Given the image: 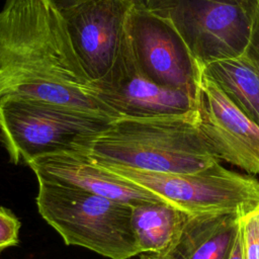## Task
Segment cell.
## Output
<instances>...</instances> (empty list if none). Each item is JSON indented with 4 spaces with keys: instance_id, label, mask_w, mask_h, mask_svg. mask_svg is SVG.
Listing matches in <instances>:
<instances>
[{
    "instance_id": "obj_2",
    "label": "cell",
    "mask_w": 259,
    "mask_h": 259,
    "mask_svg": "<svg viewBox=\"0 0 259 259\" xmlns=\"http://www.w3.org/2000/svg\"><path fill=\"white\" fill-rule=\"evenodd\" d=\"M78 150L100 164L158 172L190 173L222 163L200 132L197 108L115 118Z\"/></svg>"
},
{
    "instance_id": "obj_19",
    "label": "cell",
    "mask_w": 259,
    "mask_h": 259,
    "mask_svg": "<svg viewBox=\"0 0 259 259\" xmlns=\"http://www.w3.org/2000/svg\"><path fill=\"white\" fill-rule=\"evenodd\" d=\"M228 259H244L242 230H241L240 221H239V226H238V229H237V233H236V236H235L232 248L230 250Z\"/></svg>"
},
{
    "instance_id": "obj_15",
    "label": "cell",
    "mask_w": 259,
    "mask_h": 259,
    "mask_svg": "<svg viewBox=\"0 0 259 259\" xmlns=\"http://www.w3.org/2000/svg\"><path fill=\"white\" fill-rule=\"evenodd\" d=\"M244 259H259V205L240 218Z\"/></svg>"
},
{
    "instance_id": "obj_18",
    "label": "cell",
    "mask_w": 259,
    "mask_h": 259,
    "mask_svg": "<svg viewBox=\"0 0 259 259\" xmlns=\"http://www.w3.org/2000/svg\"><path fill=\"white\" fill-rule=\"evenodd\" d=\"M176 0H137L135 6L152 12H163L169 9Z\"/></svg>"
},
{
    "instance_id": "obj_6",
    "label": "cell",
    "mask_w": 259,
    "mask_h": 259,
    "mask_svg": "<svg viewBox=\"0 0 259 259\" xmlns=\"http://www.w3.org/2000/svg\"><path fill=\"white\" fill-rule=\"evenodd\" d=\"M258 0H176L167 17L196 63L242 56L248 46Z\"/></svg>"
},
{
    "instance_id": "obj_8",
    "label": "cell",
    "mask_w": 259,
    "mask_h": 259,
    "mask_svg": "<svg viewBox=\"0 0 259 259\" xmlns=\"http://www.w3.org/2000/svg\"><path fill=\"white\" fill-rule=\"evenodd\" d=\"M128 39L136 68L152 81L198 95L201 67L191 56L171 21L134 6Z\"/></svg>"
},
{
    "instance_id": "obj_23",
    "label": "cell",
    "mask_w": 259,
    "mask_h": 259,
    "mask_svg": "<svg viewBox=\"0 0 259 259\" xmlns=\"http://www.w3.org/2000/svg\"><path fill=\"white\" fill-rule=\"evenodd\" d=\"M149 255H150V254H149ZM151 257H152V256H151ZM152 258H153V257H152ZM153 259H154V258H153Z\"/></svg>"
},
{
    "instance_id": "obj_14",
    "label": "cell",
    "mask_w": 259,
    "mask_h": 259,
    "mask_svg": "<svg viewBox=\"0 0 259 259\" xmlns=\"http://www.w3.org/2000/svg\"><path fill=\"white\" fill-rule=\"evenodd\" d=\"M201 72L242 111L259 123V76L244 55L206 64L201 67Z\"/></svg>"
},
{
    "instance_id": "obj_11",
    "label": "cell",
    "mask_w": 259,
    "mask_h": 259,
    "mask_svg": "<svg viewBox=\"0 0 259 259\" xmlns=\"http://www.w3.org/2000/svg\"><path fill=\"white\" fill-rule=\"evenodd\" d=\"M96 90L117 118L182 113L197 104V97L189 92L160 85L143 75L135 66L131 50L121 67Z\"/></svg>"
},
{
    "instance_id": "obj_22",
    "label": "cell",
    "mask_w": 259,
    "mask_h": 259,
    "mask_svg": "<svg viewBox=\"0 0 259 259\" xmlns=\"http://www.w3.org/2000/svg\"><path fill=\"white\" fill-rule=\"evenodd\" d=\"M0 140H1V131H0Z\"/></svg>"
},
{
    "instance_id": "obj_10",
    "label": "cell",
    "mask_w": 259,
    "mask_h": 259,
    "mask_svg": "<svg viewBox=\"0 0 259 259\" xmlns=\"http://www.w3.org/2000/svg\"><path fill=\"white\" fill-rule=\"evenodd\" d=\"M26 165L37 180L79 188L130 205L166 202L150 190L112 173L78 149L45 154Z\"/></svg>"
},
{
    "instance_id": "obj_9",
    "label": "cell",
    "mask_w": 259,
    "mask_h": 259,
    "mask_svg": "<svg viewBox=\"0 0 259 259\" xmlns=\"http://www.w3.org/2000/svg\"><path fill=\"white\" fill-rule=\"evenodd\" d=\"M196 108L200 132L218 159L247 174H259V123L203 74Z\"/></svg>"
},
{
    "instance_id": "obj_12",
    "label": "cell",
    "mask_w": 259,
    "mask_h": 259,
    "mask_svg": "<svg viewBox=\"0 0 259 259\" xmlns=\"http://www.w3.org/2000/svg\"><path fill=\"white\" fill-rule=\"evenodd\" d=\"M235 212L190 215L176 242L154 259H228L239 221Z\"/></svg>"
},
{
    "instance_id": "obj_3",
    "label": "cell",
    "mask_w": 259,
    "mask_h": 259,
    "mask_svg": "<svg viewBox=\"0 0 259 259\" xmlns=\"http://www.w3.org/2000/svg\"><path fill=\"white\" fill-rule=\"evenodd\" d=\"M37 181L38 212L67 245L110 259L141 255L132 228V205L79 188Z\"/></svg>"
},
{
    "instance_id": "obj_13",
    "label": "cell",
    "mask_w": 259,
    "mask_h": 259,
    "mask_svg": "<svg viewBox=\"0 0 259 259\" xmlns=\"http://www.w3.org/2000/svg\"><path fill=\"white\" fill-rule=\"evenodd\" d=\"M190 214L167 202L132 205L131 222L140 254H162L178 239Z\"/></svg>"
},
{
    "instance_id": "obj_16",
    "label": "cell",
    "mask_w": 259,
    "mask_h": 259,
    "mask_svg": "<svg viewBox=\"0 0 259 259\" xmlns=\"http://www.w3.org/2000/svg\"><path fill=\"white\" fill-rule=\"evenodd\" d=\"M20 227L15 214L0 206V251L18 244Z\"/></svg>"
},
{
    "instance_id": "obj_1",
    "label": "cell",
    "mask_w": 259,
    "mask_h": 259,
    "mask_svg": "<svg viewBox=\"0 0 259 259\" xmlns=\"http://www.w3.org/2000/svg\"><path fill=\"white\" fill-rule=\"evenodd\" d=\"M8 98L117 118L83 71L61 12L48 0H5L0 10V101Z\"/></svg>"
},
{
    "instance_id": "obj_20",
    "label": "cell",
    "mask_w": 259,
    "mask_h": 259,
    "mask_svg": "<svg viewBox=\"0 0 259 259\" xmlns=\"http://www.w3.org/2000/svg\"><path fill=\"white\" fill-rule=\"evenodd\" d=\"M82 1H85V0H48V2L51 3L58 10H62V9L71 7V6H73L77 3H80ZM132 1L136 4L137 0H132Z\"/></svg>"
},
{
    "instance_id": "obj_4",
    "label": "cell",
    "mask_w": 259,
    "mask_h": 259,
    "mask_svg": "<svg viewBox=\"0 0 259 259\" xmlns=\"http://www.w3.org/2000/svg\"><path fill=\"white\" fill-rule=\"evenodd\" d=\"M112 119L24 98L0 101L1 140L14 164L83 147Z\"/></svg>"
},
{
    "instance_id": "obj_5",
    "label": "cell",
    "mask_w": 259,
    "mask_h": 259,
    "mask_svg": "<svg viewBox=\"0 0 259 259\" xmlns=\"http://www.w3.org/2000/svg\"><path fill=\"white\" fill-rule=\"evenodd\" d=\"M100 165L190 215L217 212L244 215L259 205V180L254 175L240 174L221 164L190 173Z\"/></svg>"
},
{
    "instance_id": "obj_21",
    "label": "cell",
    "mask_w": 259,
    "mask_h": 259,
    "mask_svg": "<svg viewBox=\"0 0 259 259\" xmlns=\"http://www.w3.org/2000/svg\"><path fill=\"white\" fill-rule=\"evenodd\" d=\"M139 259H153V258L149 254H142V255H140Z\"/></svg>"
},
{
    "instance_id": "obj_7",
    "label": "cell",
    "mask_w": 259,
    "mask_h": 259,
    "mask_svg": "<svg viewBox=\"0 0 259 259\" xmlns=\"http://www.w3.org/2000/svg\"><path fill=\"white\" fill-rule=\"evenodd\" d=\"M132 0H85L59 10L73 50L94 87L118 70L131 46Z\"/></svg>"
},
{
    "instance_id": "obj_17",
    "label": "cell",
    "mask_w": 259,
    "mask_h": 259,
    "mask_svg": "<svg viewBox=\"0 0 259 259\" xmlns=\"http://www.w3.org/2000/svg\"><path fill=\"white\" fill-rule=\"evenodd\" d=\"M243 55L253 65L259 76V0L251 31V36Z\"/></svg>"
}]
</instances>
